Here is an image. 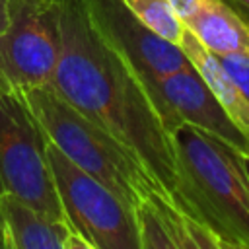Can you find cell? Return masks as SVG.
Listing matches in <instances>:
<instances>
[{
	"label": "cell",
	"mask_w": 249,
	"mask_h": 249,
	"mask_svg": "<svg viewBox=\"0 0 249 249\" xmlns=\"http://www.w3.org/2000/svg\"><path fill=\"white\" fill-rule=\"evenodd\" d=\"M60 29V56L49 86L123 142L173 200V134L146 82L93 23L84 0H62Z\"/></svg>",
	"instance_id": "cell-1"
},
{
	"label": "cell",
	"mask_w": 249,
	"mask_h": 249,
	"mask_svg": "<svg viewBox=\"0 0 249 249\" xmlns=\"http://www.w3.org/2000/svg\"><path fill=\"white\" fill-rule=\"evenodd\" d=\"M173 202L206 226L222 249H249L245 154L187 123L173 132Z\"/></svg>",
	"instance_id": "cell-2"
},
{
	"label": "cell",
	"mask_w": 249,
	"mask_h": 249,
	"mask_svg": "<svg viewBox=\"0 0 249 249\" xmlns=\"http://www.w3.org/2000/svg\"><path fill=\"white\" fill-rule=\"evenodd\" d=\"M19 93L47 138L70 161L109 187L123 202L134 208L148 195L163 193L123 142L82 115L53 86L45 84Z\"/></svg>",
	"instance_id": "cell-3"
},
{
	"label": "cell",
	"mask_w": 249,
	"mask_h": 249,
	"mask_svg": "<svg viewBox=\"0 0 249 249\" xmlns=\"http://www.w3.org/2000/svg\"><path fill=\"white\" fill-rule=\"evenodd\" d=\"M14 193L54 220H66L47 158V134L21 93L0 89V195Z\"/></svg>",
	"instance_id": "cell-4"
},
{
	"label": "cell",
	"mask_w": 249,
	"mask_h": 249,
	"mask_svg": "<svg viewBox=\"0 0 249 249\" xmlns=\"http://www.w3.org/2000/svg\"><path fill=\"white\" fill-rule=\"evenodd\" d=\"M47 158L66 220L93 249H140L132 206L70 161L49 138Z\"/></svg>",
	"instance_id": "cell-5"
},
{
	"label": "cell",
	"mask_w": 249,
	"mask_h": 249,
	"mask_svg": "<svg viewBox=\"0 0 249 249\" xmlns=\"http://www.w3.org/2000/svg\"><path fill=\"white\" fill-rule=\"evenodd\" d=\"M62 0H8L0 31V89L25 91L51 82L62 43Z\"/></svg>",
	"instance_id": "cell-6"
},
{
	"label": "cell",
	"mask_w": 249,
	"mask_h": 249,
	"mask_svg": "<svg viewBox=\"0 0 249 249\" xmlns=\"http://www.w3.org/2000/svg\"><path fill=\"white\" fill-rule=\"evenodd\" d=\"M84 4L101 33L138 70L152 97L161 78L191 64L181 45L148 29L123 0H84Z\"/></svg>",
	"instance_id": "cell-7"
},
{
	"label": "cell",
	"mask_w": 249,
	"mask_h": 249,
	"mask_svg": "<svg viewBox=\"0 0 249 249\" xmlns=\"http://www.w3.org/2000/svg\"><path fill=\"white\" fill-rule=\"evenodd\" d=\"M154 99L171 134L187 123L231 144L245 156L249 154V136L231 121L193 64L161 78Z\"/></svg>",
	"instance_id": "cell-8"
},
{
	"label": "cell",
	"mask_w": 249,
	"mask_h": 249,
	"mask_svg": "<svg viewBox=\"0 0 249 249\" xmlns=\"http://www.w3.org/2000/svg\"><path fill=\"white\" fill-rule=\"evenodd\" d=\"M140 249H222L216 235L156 191L134 206Z\"/></svg>",
	"instance_id": "cell-9"
},
{
	"label": "cell",
	"mask_w": 249,
	"mask_h": 249,
	"mask_svg": "<svg viewBox=\"0 0 249 249\" xmlns=\"http://www.w3.org/2000/svg\"><path fill=\"white\" fill-rule=\"evenodd\" d=\"M185 27L214 54H249V18L231 0H200Z\"/></svg>",
	"instance_id": "cell-10"
},
{
	"label": "cell",
	"mask_w": 249,
	"mask_h": 249,
	"mask_svg": "<svg viewBox=\"0 0 249 249\" xmlns=\"http://www.w3.org/2000/svg\"><path fill=\"white\" fill-rule=\"evenodd\" d=\"M0 210L10 230L12 249H66L70 233L76 231L68 220L49 218L14 193L0 195Z\"/></svg>",
	"instance_id": "cell-11"
},
{
	"label": "cell",
	"mask_w": 249,
	"mask_h": 249,
	"mask_svg": "<svg viewBox=\"0 0 249 249\" xmlns=\"http://www.w3.org/2000/svg\"><path fill=\"white\" fill-rule=\"evenodd\" d=\"M181 49L189 56L191 64L198 70V74L204 78V82L210 86L226 113L231 117V121L249 136V101L237 88V84L231 80V76L222 66L218 54L208 51L187 27L181 39Z\"/></svg>",
	"instance_id": "cell-12"
},
{
	"label": "cell",
	"mask_w": 249,
	"mask_h": 249,
	"mask_svg": "<svg viewBox=\"0 0 249 249\" xmlns=\"http://www.w3.org/2000/svg\"><path fill=\"white\" fill-rule=\"evenodd\" d=\"M128 10L160 37L181 45L185 23L167 0H123Z\"/></svg>",
	"instance_id": "cell-13"
},
{
	"label": "cell",
	"mask_w": 249,
	"mask_h": 249,
	"mask_svg": "<svg viewBox=\"0 0 249 249\" xmlns=\"http://www.w3.org/2000/svg\"><path fill=\"white\" fill-rule=\"evenodd\" d=\"M226 72L231 76V80L237 84L245 99L249 101V54L245 53H230L218 56Z\"/></svg>",
	"instance_id": "cell-14"
},
{
	"label": "cell",
	"mask_w": 249,
	"mask_h": 249,
	"mask_svg": "<svg viewBox=\"0 0 249 249\" xmlns=\"http://www.w3.org/2000/svg\"><path fill=\"white\" fill-rule=\"evenodd\" d=\"M173 8H175V12H177V16L183 19V23L196 12V8H198V4H200V0H167Z\"/></svg>",
	"instance_id": "cell-15"
},
{
	"label": "cell",
	"mask_w": 249,
	"mask_h": 249,
	"mask_svg": "<svg viewBox=\"0 0 249 249\" xmlns=\"http://www.w3.org/2000/svg\"><path fill=\"white\" fill-rule=\"evenodd\" d=\"M0 249H12V237L2 210H0Z\"/></svg>",
	"instance_id": "cell-16"
},
{
	"label": "cell",
	"mask_w": 249,
	"mask_h": 249,
	"mask_svg": "<svg viewBox=\"0 0 249 249\" xmlns=\"http://www.w3.org/2000/svg\"><path fill=\"white\" fill-rule=\"evenodd\" d=\"M8 23V0H0V31Z\"/></svg>",
	"instance_id": "cell-17"
},
{
	"label": "cell",
	"mask_w": 249,
	"mask_h": 249,
	"mask_svg": "<svg viewBox=\"0 0 249 249\" xmlns=\"http://www.w3.org/2000/svg\"><path fill=\"white\" fill-rule=\"evenodd\" d=\"M233 4H237L243 12H249V0H231Z\"/></svg>",
	"instance_id": "cell-18"
},
{
	"label": "cell",
	"mask_w": 249,
	"mask_h": 249,
	"mask_svg": "<svg viewBox=\"0 0 249 249\" xmlns=\"http://www.w3.org/2000/svg\"><path fill=\"white\" fill-rule=\"evenodd\" d=\"M245 167H247V173H249V154L245 156Z\"/></svg>",
	"instance_id": "cell-19"
}]
</instances>
